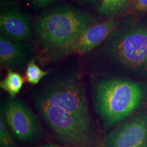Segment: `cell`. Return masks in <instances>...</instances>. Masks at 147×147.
<instances>
[{
  "label": "cell",
  "mask_w": 147,
  "mask_h": 147,
  "mask_svg": "<svg viewBox=\"0 0 147 147\" xmlns=\"http://www.w3.org/2000/svg\"><path fill=\"white\" fill-rule=\"evenodd\" d=\"M101 147H147V110L117 127Z\"/></svg>",
  "instance_id": "8"
},
{
  "label": "cell",
  "mask_w": 147,
  "mask_h": 147,
  "mask_svg": "<svg viewBox=\"0 0 147 147\" xmlns=\"http://www.w3.org/2000/svg\"><path fill=\"white\" fill-rule=\"evenodd\" d=\"M29 53L19 42L0 36V63L1 65L10 70H18L27 65Z\"/></svg>",
  "instance_id": "10"
},
{
  "label": "cell",
  "mask_w": 147,
  "mask_h": 147,
  "mask_svg": "<svg viewBox=\"0 0 147 147\" xmlns=\"http://www.w3.org/2000/svg\"><path fill=\"white\" fill-rule=\"evenodd\" d=\"M1 117L18 141L30 142L40 137V129L34 114L21 100L10 98L1 104Z\"/></svg>",
  "instance_id": "7"
},
{
  "label": "cell",
  "mask_w": 147,
  "mask_h": 147,
  "mask_svg": "<svg viewBox=\"0 0 147 147\" xmlns=\"http://www.w3.org/2000/svg\"><path fill=\"white\" fill-rule=\"evenodd\" d=\"M49 73V71H45L40 68L36 63L35 59H32L27 65L25 79L29 83L37 84Z\"/></svg>",
  "instance_id": "13"
},
{
  "label": "cell",
  "mask_w": 147,
  "mask_h": 147,
  "mask_svg": "<svg viewBox=\"0 0 147 147\" xmlns=\"http://www.w3.org/2000/svg\"><path fill=\"white\" fill-rule=\"evenodd\" d=\"M1 1H4V0H1Z\"/></svg>",
  "instance_id": "19"
},
{
  "label": "cell",
  "mask_w": 147,
  "mask_h": 147,
  "mask_svg": "<svg viewBox=\"0 0 147 147\" xmlns=\"http://www.w3.org/2000/svg\"><path fill=\"white\" fill-rule=\"evenodd\" d=\"M133 8L138 12H147V0H133Z\"/></svg>",
  "instance_id": "16"
},
{
  "label": "cell",
  "mask_w": 147,
  "mask_h": 147,
  "mask_svg": "<svg viewBox=\"0 0 147 147\" xmlns=\"http://www.w3.org/2000/svg\"><path fill=\"white\" fill-rule=\"evenodd\" d=\"M133 0H100L97 6V13L100 16L115 18L129 8Z\"/></svg>",
  "instance_id": "11"
},
{
  "label": "cell",
  "mask_w": 147,
  "mask_h": 147,
  "mask_svg": "<svg viewBox=\"0 0 147 147\" xmlns=\"http://www.w3.org/2000/svg\"><path fill=\"white\" fill-rule=\"evenodd\" d=\"M95 110L105 125L113 126L129 117L143 104L147 86L141 82L104 78L93 85Z\"/></svg>",
  "instance_id": "2"
},
{
  "label": "cell",
  "mask_w": 147,
  "mask_h": 147,
  "mask_svg": "<svg viewBox=\"0 0 147 147\" xmlns=\"http://www.w3.org/2000/svg\"><path fill=\"white\" fill-rule=\"evenodd\" d=\"M97 23V18L87 11L70 5H59L42 11L36 18L34 31L40 44L51 53Z\"/></svg>",
  "instance_id": "3"
},
{
  "label": "cell",
  "mask_w": 147,
  "mask_h": 147,
  "mask_svg": "<svg viewBox=\"0 0 147 147\" xmlns=\"http://www.w3.org/2000/svg\"><path fill=\"white\" fill-rule=\"evenodd\" d=\"M34 106L56 136L64 144L80 147L90 142L91 127L65 110L49 105L35 97Z\"/></svg>",
  "instance_id": "5"
},
{
  "label": "cell",
  "mask_w": 147,
  "mask_h": 147,
  "mask_svg": "<svg viewBox=\"0 0 147 147\" xmlns=\"http://www.w3.org/2000/svg\"><path fill=\"white\" fill-rule=\"evenodd\" d=\"M121 22L119 18H110L84 29L63 47L49 53V58L57 59L71 54L90 52L102 45Z\"/></svg>",
  "instance_id": "6"
},
{
  "label": "cell",
  "mask_w": 147,
  "mask_h": 147,
  "mask_svg": "<svg viewBox=\"0 0 147 147\" xmlns=\"http://www.w3.org/2000/svg\"><path fill=\"white\" fill-rule=\"evenodd\" d=\"M0 29L1 34L19 43L31 41L34 36L31 16L16 8L2 10L0 14Z\"/></svg>",
  "instance_id": "9"
},
{
  "label": "cell",
  "mask_w": 147,
  "mask_h": 147,
  "mask_svg": "<svg viewBox=\"0 0 147 147\" xmlns=\"http://www.w3.org/2000/svg\"><path fill=\"white\" fill-rule=\"evenodd\" d=\"M100 54L124 70L146 76L147 19L121 22L102 44Z\"/></svg>",
  "instance_id": "1"
},
{
  "label": "cell",
  "mask_w": 147,
  "mask_h": 147,
  "mask_svg": "<svg viewBox=\"0 0 147 147\" xmlns=\"http://www.w3.org/2000/svg\"><path fill=\"white\" fill-rule=\"evenodd\" d=\"M58 1L59 0H30V2L33 8L38 10V9H42L50 6L53 3Z\"/></svg>",
  "instance_id": "15"
},
{
  "label": "cell",
  "mask_w": 147,
  "mask_h": 147,
  "mask_svg": "<svg viewBox=\"0 0 147 147\" xmlns=\"http://www.w3.org/2000/svg\"><path fill=\"white\" fill-rule=\"evenodd\" d=\"M34 97L49 105L65 110L83 123L91 127L85 89L76 77L67 76L53 80L44 86Z\"/></svg>",
  "instance_id": "4"
},
{
  "label": "cell",
  "mask_w": 147,
  "mask_h": 147,
  "mask_svg": "<svg viewBox=\"0 0 147 147\" xmlns=\"http://www.w3.org/2000/svg\"><path fill=\"white\" fill-rule=\"evenodd\" d=\"M80 2L83 3L84 4H89V5H95L99 4L100 0H78Z\"/></svg>",
  "instance_id": "17"
},
{
  "label": "cell",
  "mask_w": 147,
  "mask_h": 147,
  "mask_svg": "<svg viewBox=\"0 0 147 147\" xmlns=\"http://www.w3.org/2000/svg\"><path fill=\"white\" fill-rule=\"evenodd\" d=\"M40 147H60L59 146H57L56 144H47V145H44V146H42Z\"/></svg>",
  "instance_id": "18"
},
{
  "label": "cell",
  "mask_w": 147,
  "mask_h": 147,
  "mask_svg": "<svg viewBox=\"0 0 147 147\" xmlns=\"http://www.w3.org/2000/svg\"><path fill=\"white\" fill-rule=\"evenodd\" d=\"M25 80L19 73L8 69L6 76L0 82V87L8 93L10 98H14L21 90Z\"/></svg>",
  "instance_id": "12"
},
{
  "label": "cell",
  "mask_w": 147,
  "mask_h": 147,
  "mask_svg": "<svg viewBox=\"0 0 147 147\" xmlns=\"http://www.w3.org/2000/svg\"><path fill=\"white\" fill-rule=\"evenodd\" d=\"M0 146L1 147H16L13 138L1 117L0 120Z\"/></svg>",
  "instance_id": "14"
}]
</instances>
